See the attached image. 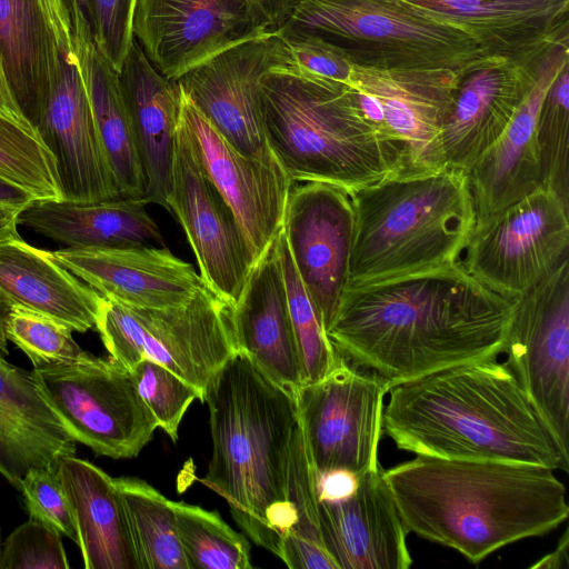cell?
<instances>
[{"mask_svg": "<svg viewBox=\"0 0 569 569\" xmlns=\"http://www.w3.org/2000/svg\"><path fill=\"white\" fill-rule=\"evenodd\" d=\"M568 547H569V533L568 529L565 530L559 542L553 551L549 552L541 559H539L536 563L530 566L531 569H568L569 567V557H568Z\"/></svg>", "mask_w": 569, "mask_h": 569, "instance_id": "obj_50", "label": "cell"}, {"mask_svg": "<svg viewBox=\"0 0 569 569\" xmlns=\"http://www.w3.org/2000/svg\"><path fill=\"white\" fill-rule=\"evenodd\" d=\"M33 200L29 191L0 176V202L24 209Z\"/></svg>", "mask_w": 569, "mask_h": 569, "instance_id": "obj_52", "label": "cell"}, {"mask_svg": "<svg viewBox=\"0 0 569 569\" xmlns=\"http://www.w3.org/2000/svg\"><path fill=\"white\" fill-rule=\"evenodd\" d=\"M232 318L237 349L295 397L302 385V371L288 307L278 234L251 267L233 303Z\"/></svg>", "mask_w": 569, "mask_h": 569, "instance_id": "obj_24", "label": "cell"}, {"mask_svg": "<svg viewBox=\"0 0 569 569\" xmlns=\"http://www.w3.org/2000/svg\"><path fill=\"white\" fill-rule=\"evenodd\" d=\"M0 292L10 306L37 311L77 332L94 328L103 298L66 269L52 251L22 239L0 243Z\"/></svg>", "mask_w": 569, "mask_h": 569, "instance_id": "obj_29", "label": "cell"}, {"mask_svg": "<svg viewBox=\"0 0 569 569\" xmlns=\"http://www.w3.org/2000/svg\"><path fill=\"white\" fill-rule=\"evenodd\" d=\"M60 51L42 0H0V59L30 126L57 80Z\"/></svg>", "mask_w": 569, "mask_h": 569, "instance_id": "obj_31", "label": "cell"}, {"mask_svg": "<svg viewBox=\"0 0 569 569\" xmlns=\"http://www.w3.org/2000/svg\"><path fill=\"white\" fill-rule=\"evenodd\" d=\"M61 535L29 518L1 545L0 569H69Z\"/></svg>", "mask_w": 569, "mask_h": 569, "instance_id": "obj_42", "label": "cell"}, {"mask_svg": "<svg viewBox=\"0 0 569 569\" xmlns=\"http://www.w3.org/2000/svg\"><path fill=\"white\" fill-rule=\"evenodd\" d=\"M284 26L320 36L367 67L466 71L495 54L466 29L399 0H297Z\"/></svg>", "mask_w": 569, "mask_h": 569, "instance_id": "obj_7", "label": "cell"}, {"mask_svg": "<svg viewBox=\"0 0 569 569\" xmlns=\"http://www.w3.org/2000/svg\"><path fill=\"white\" fill-rule=\"evenodd\" d=\"M52 254L102 297L134 308L181 306L204 283L164 246L73 247Z\"/></svg>", "mask_w": 569, "mask_h": 569, "instance_id": "obj_22", "label": "cell"}, {"mask_svg": "<svg viewBox=\"0 0 569 569\" xmlns=\"http://www.w3.org/2000/svg\"><path fill=\"white\" fill-rule=\"evenodd\" d=\"M0 176L36 199L63 200L56 159L38 133L0 113Z\"/></svg>", "mask_w": 569, "mask_h": 569, "instance_id": "obj_37", "label": "cell"}, {"mask_svg": "<svg viewBox=\"0 0 569 569\" xmlns=\"http://www.w3.org/2000/svg\"><path fill=\"white\" fill-rule=\"evenodd\" d=\"M31 127L56 159L64 200L96 202L120 198L74 52L61 48L57 80Z\"/></svg>", "mask_w": 569, "mask_h": 569, "instance_id": "obj_18", "label": "cell"}, {"mask_svg": "<svg viewBox=\"0 0 569 569\" xmlns=\"http://www.w3.org/2000/svg\"><path fill=\"white\" fill-rule=\"evenodd\" d=\"M569 63V38L550 44L538 59L531 87L502 134L467 172L476 222L542 186L537 119L556 77Z\"/></svg>", "mask_w": 569, "mask_h": 569, "instance_id": "obj_20", "label": "cell"}, {"mask_svg": "<svg viewBox=\"0 0 569 569\" xmlns=\"http://www.w3.org/2000/svg\"><path fill=\"white\" fill-rule=\"evenodd\" d=\"M0 113L9 119L20 123L21 126L34 130L20 111L13 99L8 80L0 59ZM36 131V130H34Z\"/></svg>", "mask_w": 569, "mask_h": 569, "instance_id": "obj_49", "label": "cell"}, {"mask_svg": "<svg viewBox=\"0 0 569 569\" xmlns=\"http://www.w3.org/2000/svg\"><path fill=\"white\" fill-rule=\"evenodd\" d=\"M232 309L206 283L188 302L164 309L103 297L94 328L109 356L128 370L153 360L193 386L203 401L212 376L238 350Z\"/></svg>", "mask_w": 569, "mask_h": 569, "instance_id": "obj_8", "label": "cell"}, {"mask_svg": "<svg viewBox=\"0 0 569 569\" xmlns=\"http://www.w3.org/2000/svg\"><path fill=\"white\" fill-rule=\"evenodd\" d=\"M322 545L337 569H408L409 533L383 469L359 476L358 488L339 501L317 500Z\"/></svg>", "mask_w": 569, "mask_h": 569, "instance_id": "obj_23", "label": "cell"}, {"mask_svg": "<svg viewBox=\"0 0 569 569\" xmlns=\"http://www.w3.org/2000/svg\"><path fill=\"white\" fill-rule=\"evenodd\" d=\"M93 113L98 138L120 198L144 199L146 177L118 71L90 32L72 41Z\"/></svg>", "mask_w": 569, "mask_h": 569, "instance_id": "obj_32", "label": "cell"}, {"mask_svg": "<svg viewBox=\"0 0 569 569\" xmlns=\"http://www.w3.org/2000/svg\"><path fill=\"white\" fill-rule=\"evenodd\" d=\"M134 0H88L93 41L118 71L131 46Z\"/></svg>", "mask_w": 569, "mask_h": 569, "instance_id": "obj_44", "label": "cell"}, {"mask_svg": "<svg viewBox=\"0 0 569 569\" xmlns=\"http://www.w3.org/2000/svg\"><path fill=\"white\" fill-rule=\"evenodd\" d=\"M76 440L39 392L32 371L0 352V473L17 489L32 468L57 470Z\"/></svg>", "mask_w": 569, "mask_h": 569, "instance_id": "obj_27", "label": "cell"}, {"mask_svg": "<svg viewBox=\"0 0 569 569\" xmlns=\"http://www.w3.org/2000/svg\"><path fill=\"white\" fill-rule=\"evenodd\" d=\"M189 569H251L250 545L217 511L173 501Z\"/></svg>", "mask_w": 569, "mask_h": 569, "instance_id": "obj_35", "label": "cell"}, {"mask_svg": "<svg viewBox=\"0 0 569 569\" xmlns=\"http://www.w3.org/2000/svg\"><path fill=\"white\" fill-rule=\"evenodd\" d=\"M4 335L30 359L34 370L72 367L94 356L77 343L69 327L21 306H11Z\"/></svg>", "mask_w": 569, "mask_h": 569, "instance_id": "obj_38", "label": "cell"}, {"mask_svg": "<svg viewBox=\"0 0 569 569\" xmlns=\"http://www.w3.org/2000/svg\"><path fill=\"white\" fill-rule=\"evenodd\" d=\"M549 46L525 58L490 54L463 72L441 131L447 167L467 174L502 134L531 87L538 59Z\"/></svg>", "mask_w": 569, "mask_h": 569, "instance_id": "obj_19", "label": "cell"}, {"mask_svg": "<svg viewBox=\"0 0 569 569\" xmlns=\"http://www.w3.org/2000/svg\"><path fill=\"white\" fill-rule=\"evenodd\" d=\"M31 371L39 392L67 431L97 456L136 457L159 428L130 370L110 356Z\"/></svg>", "mask_w": 569, "mask_h": 569, "instance_id": "obj_10", "label": "cell"}, {"mask_svg": "<svg viewBox=\"0 0 569 569\" xmlns=\"http://www.w3.org/2000/svg\"><path fill=\"white\" fill-rule=\"evenodd\" d=\"M11 306L7 299L0 292V352L9 355L8 340L4 335V319L10 310Z\"/></svg>", "mask_w": 569, "mask_h": 569, "instance_id": "obj_53", "label": "cell"}, {"mask_svg": "<svg viewBox=\"0 0 569 569\" xmlns=\"http://www.w3.org/2000/svg\"><path fill=\"white\" fill-rule=\"evenodd\" d=\"M463 72L353 64L348 86L365 117L402 146L405 170H426L446 166L441 131Z\"/></svg>", "mask_w": 569, "mask_h": 569, "instance_id": "obj_15", "label": "cell"}, {"mask_svg": "<svg viewBox=\"0 0 569 569\" xmlns=\"http://www.w3.org/2000/svg\"><path fill=\"white\" fill-rule=\"evenodd\" d=\"M168 204L186 232L203 282L233 306L256 258L237 216L209 177L182 117Z\"/></svg>", "mask_w": 569, "mask_h": 569, "instance_id": "obj_14", "label": "cell"}, {"mask_svg": "<svg viewBox=\"0 0 569 569\" xmlns=\"http://www.w3.org/2000/svg\"><path fill=\"white\" fill-rule=\"evenodd\" d=\"M61 2L69 19L72 40L81 33L91 32L88 0H61Z\"/></svg>", "mask_w": 569, "mask_h": 569, "instance_id": "obj_48", "label": "cell"}, {"mask_svg": "<svg viewBox=\"0 0 569 569\" xmlns=\"http://www.w3.org/2000/svg\"><path fill=\"white\" fill-rule=\"evenodd\" d=\"M144 199L119 198L96 202L33 200L18 222L63 248L163 247L160 230Z\"/></svg>", "mask_w": 569, "mask_h": 569, "instance_id": "obj_30", "label": "cell"}, {"mask_svg": "<svg viewBox=\"0 0 569 569\" xmlns=\"http://www.w3.org/2000/svg\"><path fill=\"white\" fill-rule=\"evenodd\" d=\"M118 78L144 171V201L169 210L182 90L153 67L134 39Z\"/></svg>", "mask_w": 569, "mask_h": 569, "instance_id": "obj_25", "label": "cell"}, {"mask_svg": "<svg viewBox=\"0 0 569 569\" xmlns=\"http://www.w3.org/2000/svg\"><path fill=\"white\" fill-rule=\"evenodd\" d=\"M390 388L381 377L341 356L322 379L298 388L293 398L315 472L346 469L361 476L379 467Z\"/></svg>", "mask_w": 569, "mask_h": 569, "instance_id": "obj_12", "label": "cell"}, {"mask_svg": "<svg viewBox=\"0 0 569 569\" xmlns=\"http://www.w3.org/2000/svg\"><path fill=\"white\" fill-rule=\"evenodd\" d=\"M260 86L267 142L292 182L349 192L406 169L402 146L365 117L350 86L281 67Z\"/></svg>", "mask_w": 569, "mask_h": 569, "instance_id": "obj_5", "label": "cell"}, {"mask_svg": "<svg viewBox=\"0 0 569 569\" xmlns=\"http://www.w3.org/2000/svg\"><path fill=\"white\" fill-rule=\"evenodd\" d=\"M313 483L317 500L339 501L355 493L358 488L359 476L346 469H333L323 472H315L313 470Z\"/></svg>", "mask_w": 569, "mask_h": 569, "instance_id": "obj_45", "label": "cell"}, {"mask_svg": "<svg viewBox=\"0 0 569 569\" xmlns=\"http://www.w3.org/2000/svg\"><path fill=\"white\" fill-rule=\"evenodd\" d=\"M181 117L212 182L233 210L256 260L282 227L292 181L277 161L236 150L182 91Z\"/></svg>", "mask_w": 569, "mask_h": 569, "instance_id": "obj_21", "label": "cell"}, {"mask_svg": "<svg viewBox=\"0 0 569 569\" xmlns=\"http://www.w3.org/2000/svg\"><path fill=\"white\" fill-rule=\"evenodd\" d=\"M503 353V363L569 460V259L517 300Z\"/></svg>", "mask_w": 569, "mask_h": 569, "instance_id": "obj_11", "label": "cell"}, {"mask_svg": "<svg viewBox=\"0 0 569 569\" xmlns=\"http://www.w3.org/2000/svg\"><path fill=\"white\" fill-rule=\"evenodd\" d=\"M536 132L542 186L569 204V63L543 98Z\"/></svg>", "mask_w": 569, "mask_h": 569, "instance_id": "obj_39", "label": "cell"}, {"mask_svg": "<svg viewBox=\"0 0 569 569\" xmlns=\"http://www.w3.org/2000/svg\"><path fill=\"white\" fill-rule=\"evenodd\" d=\"M353 228V207L346 189L320 181L291 187L281 230L325 331L347 284Z\"/></svg>", "mask_w": 569, "mask_h": 569, "instance_id": "obj_16", "label": "cell"}, {"mask_svg": "<svg viewBox=\"0 0 569 569\" xmlns=\"http://www.w3.org/2000/svg\"><path fill=\"white\" fill-rule=\"evenodd\" d=\"M57 473L71 505L86 569H144L113 478L74 455Z\"/></svg>", "mask_w": 569, "mask_h": 569, "instance_id": "obj_28", "label": "cell"}, {"mask_svg": "<svg viewBox=\"0 0 569 569\" xmlns=\"http://www.w3.org/2000/svg\"><path fill=\"white\" fill-rule=\"evenodd\" d=\"M144 569H189L173 501L142 479L113 478Z\"/></svg>", "mask_w": 569, "mask_h": 569, "instance_id": "obj_33", "label": "cell"}, {"mask_svg": "<svg viewBox=\"0 0 569 569\" xmlns=\"http://www.w3.org/2000/svg\"><path fill=\"white\" fill-rule=\"evenodd\" d=\"M472 33L491 53L525 58L569 38V0H399Z\"/></svg>", "mask_w": 569, "mask_h": 569, "instance_id": "obj_26", "label": "cell"}, {"mask_svg": "<svg viewBox=\"0 0 569 569\" xmlns=\"http://www.w3.org/2000/svg\"><path fill=\"white\" fill-rule=\"evenodd\" d=\"M252 2L276 32L288 22L297 0H252Z\"/></svg>", "mask_w": 569, "mask_h": 569, "instance_id": "obj_47", "label": "cell"}, {"mask_svg": "<svg viewBox=\"0 0 569 569\" xmlns=\"http://www.w3.org/2000/svg\"><path fill=\"white\" fill-rule=\"evenodd\" d=\"M60 48L73 52L68 16L61 0H42Z\"/></svg>", "mask_w": 569, "mask_h": 569, "instance_id": "obj_46", "label": "cell"}, {"mask_svg": "<svg viewBox=\"0 0 569 569\" xmlns=\"http://www.w3.org/2000/svg\"><path fill=\"white\" fill-rule=\"evenodd\" d=\"M273 33L226 49L177 80L236 150L266 161H277L264 134L260 86L273 66Z\"/></svg>", "mask_w": 569, "mask_h": 569, "instance_id": "obj_17", "label": "cell"}, {"mask_svg": "<svg viewBox=\"0 0 569 569\" xmlns=\"http://www.w3.org/2000/svg\"><path fill=\"white\" fill-rule=\"evenodd\" d=\"M278 250L301 363L302 385L315 382L333 369L340 356L329 342L317 308L300 280L282 230L278 233Z\"/></svg>", "mask_w": 569, "mask_h": 569, "instance_id": "obj_36", "label": "cell"}, {"mask_svg": "<svg viewBox=\"0 0 569 569\" xmlns=\"http://www.w3.org/2000/svg\"><path fill=\"white\" fill-rule=\"evenodd\" d=\"M383 432L416 455L569 470L566 459L505 363L475 360L395 385Z\"/></svg>", "mask_w": 569, "mask_h": 569, "instance_id": "obj_3", "label": "cell"}, {"mask_svg": "<svg viewBox=\"0 0 569 569\" xmlns=\"http://www.w3.org/2000/svg\"><path fill=\"white\" fill-rule=\"evenodd\" d=\"M203 401L212 455L202 481L256 545L279 557L295 521L287 499L295 398L237 350L210 379Z\"/></svg>", "mask_w": 569, "mask_h": 569, "instance_id": "obj_4", "label": "cell"}, {"mask_svg": "<svg viewBox=\"0 0 569 569\" xmlns=\"http://www.w3.org/2000/svg\"><path fill=\"white\" fill-rule=\"evenodd\" d=\"M0 533H1V529H0ZM0 549H1V535H0Z\"/></svg>", "mask_w": 569, "mask_h": 569, "instance_id": "obj_54", "label": "cell"}, {"mask_svg": "<svg viewBox=\"0 0 569 569\" xmlns=\"http://www.w3.org/2000/svg\"><path fill=\"white\" fill-rule=\"evenodd\" d=\"M287 499L295 521L281 540L279 558L291 569H337L322 545L313 469L299 419L291 440Z\"/></svg>", "mask_w": 569, "mask_h": 569, "instance_id": "obj_34", "label": "cell"}, {"mask_svg": "<svg viewBox=\"0 0 569 569\" xmlns=\"http://www.w3.org/2000/svg\"><path fill=\"white\" fill-rule=\"evenodd\" d=\"M545 466L417 455L383 470L408 532L477 563L543 536L569 515L566 487Z\"/></svg>", "mask_w": 569, "mask_h": 569, "instance_id": "obj_2", "label": "cell"}, {"mask_svg": "<svg viewBox=\"0 0 569 569\" xmlns=\"http://www.w3.org/2000/svg\"><path fill=\"white\" fill-rule=\"evenodd\" d=\"M21 492L29 518L57 530L78 545L73 511L57 470L32 468L21 479Z\"/></svg>", "mask_w": 569, "mask_h": 569, "instance_id": "obj_43", "label": "cell"}, {"mask_svg": "<svg viewBox=\"0 0 569 569\" xmlns=\"http://www.w3.org/2000/svg\"><path fill=\"white\" fill-rule=\"evenodd\" d=\"M355 228L346 286L460 261L476 223L466 172L399 170L349 191Z\"/></svg>", "mask_w": 569, "mask_h": 569, "instance_id": "obj_6", "label": "cell"}, {"mask_svg": "<svg viewBox=\"0 0 569 569\" xmlns=\"http://www.w3.org/2000/svg\"><path fill=\"white\" fill-rule=\"evenodd\" d=\"M137 391L161 428L173 441L190 405L200 392L164 366L150 360H140L131 370Z\"/></svg>", "mask_w": 569, "mask_h": 569, "instance_id": "obj_41", "label": "cell"}, {"mask_svg": "<svg viewBox=\"0 0 569 569\" xmlns=\"http://www.w3.org/2000/svg\"><path fill=\"white\" fill-rule=\"evenodd\" d=\"M516 305L457 261L346 286L326 335L339 356L392 387L497 358L505 352Z\"/></svg>", "mask_w": 569, "mask_h": 569, "instance_id": "obj_1", "label": "cell"}, {"mask_svg": "<svg viewBox=\"0 0 569 569\" xmlns=\"http://www.w3.org/2000/svg\"><path fill=\"white\" fill-rule=\"evenodd\" d=\"M131 32L171 80L226 49L273 33L252 0H134Z\"/></svg>", "mask_w": 569, "mask_h": 569, "instance_id": "obj_13", "label": "cell"}, {"mask_svg": "<svg viewBox=\"0 0 569 569\" xmlns=\"http://www.w3.org/2000/svg\"><path fill=\"white\" fill-rule=\"evenodd\" d=\"M273 66L349 84L353 62L320 36L283 26L273 33Z\"/></svg>", "mask_w": 569, "mask_h": 569, "instance_id": "obj_40", "label": "cell"}, {"mask_svg": "<svg viewBox=\"0 0 569 569\" xmlns=\"http://www.w3.org/2000/svg\"><path fill=\"white\" fill-rule=\"evenodd\" d=\"M22 208L0 202V243L21 239L18 219Z\"/></svg>", "mask_w": 569, "mask_h": 569, "instance_id": "obj_51", "label": "cell"}, {"mask_svg": "<svg viewBox=\"0 0 569 569\" xmlns=\"http://www.w3.org/2000/svg\"><path fill=\"white\" fill-rule=\"evenodd\" d=\"M569 204L541 186L476 222L461 261L478 281L518 300L569 259Z\"/></svg>", "mask_w": 569, "mask_h": 569, "instance_id": "obj_9", "label": "cell"}]
</instances>
